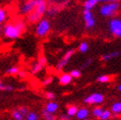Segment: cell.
Here are the masks:
<instances>
[{
    "label": "cell",
    "mask_w": 121,
    "mask_h": 120,
    "mask_svg": "<svg viewBox=\"0 0 121 120\" xmlns=\"http://www.w3.org/2000/svg\"><path fill=\"white\" fill-rule=\"evenodd\" d=\"M119 9V3L118 2H111V3H107L104 6H101L100 8V13L106 16V17H110L113 16L116 13Z\"/></svg>",
    "instance_id": "1"
},
{
    "label": "cell",
    "mask_w": 121,
    "mask_h": 120,
    "mask_svg": "<svg viewBox=\"0 0 121 120\" xmlns=\"http://www.w3.org/2000/svg\"><path fill=\"white\" fill-rule=\"evenodd\" d=\"M4 34L9 39H17L20 37L21 32L16 28L14 24H7L4 28Z\"/></svg>",
    "instance_id": "2"
},
{
    "label": "cell",
    "mask_w": 121,
    "mask_h": 120,
    "mask_svg": "<svg viewBox=\"0 0 121 120\" xmlns=\"http://www.w3.org/2000/svg\"><path fill=\"white\" fill-rule=\"evenodd\" d=\"M50 29V25L49 22L47 20H42L40 22H39L38 26H37V34L39 37H44V35L49 32Z\"/></svg>",
    "instance_id": "3"
},
{
    "label": "cell",
    "mask_w": 121,
    "mask_h": 120,
    "mask_svg": "<svg viewBox=\"0 0 121 120\" xmlns=\"http://www.w3.org/2000/svg\"><path fill=\"white\" fill-rule=\"evenodd\" d=\"M109 29L113 35L119 38L121 35V21L119 19H112L109 22Z\"/></svg>",
    "instance_id": "4"
},
{
    "label": "cell",
    "mask_w": 121,
    "mask_h": 120,
    "mask_svg": "<svg viewBox=\"0 0 121 120\" xmlns=\"http://www.w3.org/2000/svg\"><path fill=\"white\" fill-rule=\"evenodd\" d=\"M104 99V97L101 94H99V93H95V94H93L87 97L85 99V103H89V104H94V103H101L102 101Z\"/></svg>",
    "instance_id": "5"
},
{
    "label": "cell",
    "mask_w": 121,
    "mask_h": 120,
    "mask_svg": "<svg viewBox=\"0 0 121 120\" xmlns=\"http://www.w3.org/2000/svg\"><path fill=\"white\" fill-rule=\"evenodd\" d=\"M46 10V2L45 0H35V7L34 12L39 15L40 17L43 15V13Z\"/></svg>",
    "instance_id": "6"
},
{
    "label": "cell",
    "mask_w": 121,
    "mask_h": 120,
    "mask_svg": "<svg viewBox=\"0 0 121 120\" xmlns=\"http://www.w3.org/2000/svg\"><path fill=\"white\" fill-rule=\"evenodd\" d=\"M35 0H28V1L23 5L22 13L23 14H30L35 10Z\"/></svg>",
    "instance_id": "7"
},
{
    "label": "cell",
    "mask_w": 121,
    "mask_h": 120,
    "mask_svg": "<svg viewBox=\"0 0 121 120\" xmlns=\"http://www.w3.org/2000/svg\"><path fill=\"white\" fill-rule=\"evenodd\" d=\"M74 52H75L74 49H71V50H69L68 52H66V54L63 56V58L60 60V62H59L58 65H57V70H61V69H63V67H65L66 64L68 63L70 57L74 54Z\"/></svg>",
    "instance_id": "8"
},
{
    "label": "cell",
    "mask_w": 121,
    "mask_h": 120,
    "mask_svg": "<svg viewBox=\"0 0 121 120\" xmlns=\"http://www.w3.org/2000/svg\"><path fill=\"white\" fill-rule=\"evenodd\" d=\"M99 2H110V0H87V1L84 3L85 10L91 11V9L94 8Z\"/></svg>",
    "instance_id": "9"
},
{
    "label": "cell",
    "mask_w": 121,
    "mask_h": 120,
    "mask_svg": "<svg viewBox=\"0 0 121 120\" xmlns=\"http://www.w3.org/2000/svg\"><path fill=\"white\" fill-rule=\"evenodd\" d=\"M76 116H77L78 119H80V120L87 119V117L89 116V110L87 108H80V109H78V111L76 113Z\"/></svg>",
    "instance_id": "10"
},
{
    "label": "cell",
    "mask_w": 121,
    "mask_h": 120,
    "mask_svg": "<svg viewBox=\"0 0 121 120\" xmlns=\"http://www.w3.org/2000/svg\"><path fill=\"white\" fill-rule=\"evenodd\" d=\"M72 81V77L70 74H62L59 78V82L61 85H68Z\"/></svg>",
    "instance_id": "11"
},
{
    "label": "cell",
    "mask_w": 121,
    "mask_h": 120,
    "mask_svg": "<svg viewBox=\"0 0 121 120\" xmlns=\"http://www.w3.org/2000/svg\"><path fill=\"white\" fill-rule=\"evenodd\" d=\"M57 109H58V104L56 103H48L45 106V110L49 113H52V114L54 112H56Z\"/></svg>",
    "instance_id": "12"
},
{
    "label": "cell",
    "mask_w": 121,
    "mask_h": 120,
    "mask_svg": "<svg viewBox=\"0 0 121 120\" xmlns=\"http://www.w3.org/2000/svg\"><path fill=\"white\" fill-rule=\"evenodd\" d=\"M78 111V107L76 105H68L67 107V115L69 117H72L76 115V113Z\"/></svg>",
    "instance_id": "13"
},
{
    "label": "cell",
    "mask_w": 121,
    "mask_h": 120,
    "mask_svg": "<svg viewBox=\"0 0 121 120\" xmlns=\"http://www.w3.org/2000/svg\"><path fill=\"white\" fill-rule=\"evenodd\" d=\"M42 117H43L44 120H57V117L52 114V113L47 112L45 109L42 110Z\"/></svg>",
    "instance_id": "14"
},
{
    "label": "cell",
    "mask_w": 121,
    "mask_h": 120,
    "mask_svg": "<svg viewBox=\"0 0 121 120\" xmlns=\"http://www.w3.org/2000/svg\"><path fill=\"white\" fill-rule=\"evenodd\" d=\"M119 55H120V52L115 51V52L108 53V54H106V55H104V56L101 57V59L104 60V61H106V60H110V59H112V58H114V57H117V56H119Z\"/></svg>",
    "instance_id": "15"
},
{
    "label": "cell",
    "mask_w": 121,
    "mask_h": 120,
    "mask_svg": "<svg viewBox=\"0 0 121 120\" xmlns=\"http://www.w3.org/2000/svg\"><path fill=\"white\" fill-rule=\"evenodd\" d=\"M43 68V65L42 64H40L39 61L37 62V63H35L34 65H33V68H32V73L33 74H37V73H39V72Z\"/></svg>",
    "instance_id": "16"
},
{
    "label": "cell",
    "mask_w": 121,
    "mask_h": 120,
    "mask_svg": "<svg viewBox=\"0 0 121 120\" xmlns=\"http://www.w3.org/2000/svg\"><path fill=\"white\" fill-rule=\"evenodd\" d=\"M39 19H40V16H39V15H38L37 13H35L34 11L32 12V13H30V16H29V21L31 22V23H35V22H38Z\"/></svg>",
    "instance_id": "17"
},
{
    "label": "cell",
    "mask_w": 121,
    "mask_h": 120,
    "mask_svg": "<svg viewBox=\"0 0 121 120\" xmlns=\"http://www.w3.org/2000/svg\"><path fill=\"white\" fill-rule=\"evenodd\" d=\"M111 110H112L113 113H115V114H119L120 111H121V103L120 101L113 103V105L111 107Z\"/></svg>",
    "instance_id": "18"
},
{
    "label": "cell",
    "mask_w": 121,
    "mask_h": 120,
    "mask_svg": "<svg viewBox=\"0 0 121 120\" xmlns=\"http://www.w3.org/2000/svg\"><path fill=\"white\" fill-rule=\"evenodd\" d=\"M110 117H111L110 111L109 110H104V111H102V113H101L100 117L99 119H100V120H108Z\"/></svg>",
    "instance_id": "19"
},
{
    "label": "cell",
    "mask_w": 121,
    "mask_h": 120,
    "mask_svg": "<svg viewBox=\"0 0 121 120\" xmlns=\"http://www.w3.org/2000/svg\"><path fill=\"white\" fill-rule=\"evenodd\" d=\"M12 116H13V118L15 120H24V116L20 113V111L18 109H15L13 111V113H12Z\"/></svg>",
    "instance_id": "20"
},
{
    "label": "cell",
    "mask_w": 121,
    "mask_h": 120,
    "mask_svg": "<svg viewBox=\"0 0 121 120\" xmlns=\"http://www.w3.org/2000/svg\"><path fill=\"white\" fill-rule=\"evenodd\" d=\"M26 120H39V115L35 112H29Z\"/></svg>",
    "instance_id": "21"
},
{
    "label": "cell",
    "mask_w": 121,
    "mask_h": 120,
    "mask_svg": "<svg viewBox=\"0 0 121 120\" xmlns=\"http://www.w3.org/2000/svg\"><path fill=\"white\" fill-rule=\"evenodd\" d=\"M14 25L16 26V28L19 30V31L22 33L23 31H24V29H25V23H24L23 21H18V22H16Z\"/></svg>",
    "instance_id": "22"
},
{
    "label": "cell",
    "mask_w": 121,
    "mask_h": 120,
    "mask_svg": "<svg viewBox=\"0 0 121 120\" xmlns=\"http://www.w3.org/2000/svg\"><path fill=\"white\" fill-rule=\"evenodd\" d=\"M109 81H110V77L107 75H102L98 78V82H99V83H107Z\"/></svg>",
    "instance_id": "23"
},
{
    "label": "cell",
    "mask_w": 121,
    "mask_h": 120,
    "mask_svg": "<svg viewBox=\"0 0 121 120\" xmlns=\"http://www.w3.org/2000/svg\"><path fill=\"white\" fill-rule=\"evenodd\" d=\"M102 111H104V109H102L101 107H95V108L93 110V114H94V116L99 118L100 115H101V113H102Z\"/></svg>",
    "instance_id": "24"
},
{
    "label": "cell",
    "mask_w": 121,
    "mask_h": 120,
    "mask_svg": "<svg viewBox=\"0 0 121 120\" xmlns=\"http://www.w3.org/2000/svg\"><path fill=\"white\" fill-rule=\"evenodd\" d=\"M14 88L12 86H7V85H4V84H2L1 82H0V91H13Z\"/></svg>",
    "instance_id": "25"
},
{
    "label": "cell",
    "mask_w": 121,
    "mask_h": 120,
    "mask_svg": "<svg viewBox=\"0 0 121 120\" xmlns=\"http://www.w3.org/2000/svg\"><path fill=\"white\" fill-rule=\"evenodd\" d=\"M84 18H85V21H89L91 19H93L92 12L90 10H84Z\"/></svg>",
    "instance_id": "26"
},
{
    "label": "cell",
    "mask_w": 121,
    "mask_h": 120,
    "mask_svg": "<svg viewBox=\"0 0 121 120\" xmlns=\"http://www.w3.org/2000/svg\"><path fill=\"white\" fill-rule=\"evenodd\" d=\"M18 72H19V68L18 67H11L7 70V74L9 75H16L18 74Z\"/></svg>",
    "instance_id": "27"
},
{
    "label": "cell",
    "mask_w": 121,
    "mask_h": 120,
    "mask_svg": "<svg viewBox=\"0 0 121 120\" xmlns=\"http://www.w3.org/2000/svg\"><path fill=\"white\" fill-rule=\"evenodd\" d=\"M18 110L20 111V113L21 114L25 117V116H27V114L29 113V109L27 108V107H25V106H21L20 108H18Z\"/></svg>",
    "instance_id": "28"
},
{
    "label": "cell",
    "mask_w": 121,
    "mask_h": 120,
    "mask_svg": "<svg viewBox=\"0 0 121 120\" xmlns=\"http://www.w3.org/2000/svg\"><path fill=\"white\" fill-rule=\"evenodd\" d=\"M88 48H89V45H88V43H82L80 44L79 50H80L81 52H86V51L88 50Z\"/></svg>",
    "instance_id": "29"
},
{
    "label": "cell",
    "mask_w": 121,
    "mask_h": 120,
    "mask_svg": "<svg viewBox=\"0 0 121 120\" xmlns=\"http://www.w3.org/2000/svg\"><path fill=\"white\" fill-rule=\"evenodd\" d=\"M6 16H7V15H6V12L3 9L0 8V23H3L5 21Z\"/></svg>",
    "instance_id": "30"
},
{
    "label": "cell",
    "mask_w": 121,
    "mask_h": 120,
    "mask_svg": "<svg viewBox=\"0 0 121 120\" xmlns=\"http://www.w3.org/2000/svg\"><path fill=\"white\" fill-rule=\"evenodd\" d=\"M70 76H71L72 78H79V77L81 76V72H80L79 70H73V71L71 72Z\"/></svg>",
    "instance_id": "31"
},
{
    "label": "cell",
    "mask_w": 121,
    "mask_h": 120,
    "mask_svg": "<svg viewBox=\"0 0 121 120\" xmlns=\"http://www.w3.org/2000/svg\"><path fill=\"white\" fill-rule=\"evenodd\" d=\"M95 26V20H94V18L93 19H91L89 21H86V27L87 28H93Z\"/></svg>",
    "instance_id": "32"
},
{
    "label": "cell",
    "mask_w": 121,
    "mask_h": 120,
    "mask_svg": "<svg viewBox=\"0 0 121 120\" xmlns=\"http://www.w3.org/2000/svg\"><path fill=\"white\" fill-rule=\"evenodd\" d=\"M52 81H53L52 77H48V78H46V79H45L43 82H42V84H43L44 86H46V85H49V84H51Z\"/></svg>",
    "instance_id": "33"
},
{
    "label": "cell",
    "mask_w": 121,
    "mask_h": 120,
    "mask_svg": "<svg viewBox=\"0 0 121 120\" xmlns=\"http://www.w3.org/2000/svg\"><path fill=\"white\" fill-rule=\"evenodd\" d=\"M56 7H54V6H52V7H50L49 9H48V14H49L50 16H52V15H54V14H55L56 13V9H55Z\"/></svg>",
    "instance_id": "34"
},
{
    "label": "cell",
    "mask_w": 121,
    "mask_h": 120,
    "mask_svg": "<svg viewBox=\"0 0 121 120\" xmlns=\"http://www.w3.org/2000/svg\"><path fill=\"white\" fill-rule=\"evenodd\" d=\"M54 97H55V95H54V94H52V93H46L45 94V98L47 99H54Z\"/></svg>",
    "instance_id": "35"
},
{
    "label": "cell",
    "mask_w": 121,
    "mask_h": 120,
    "mask_svg": "<svg viewBox=\"0 0 121 120\" xmlns=\"http://www.w3.org/2000/svg\"><path fill=\"white\" fill-rule=\"evenodd\" d=\"M39 62L40 63V64H42V65H45L46 63H47V60H46V58L44 57V56H41L40 58H39Z\"/></svg>",
    "instance_id": "36"
},
{
    "label": "cell",
    "mask_w": 121,
    "mask_h": 120,
    "mask_svg": "<svg viewBox=\"0 0 121 120\" xmlns=\"http://www.w3.org/2000/svg\"><path fill=\"white\" fill-rule=\"evenodd\" d=\"M70 118L71 117H69L67 114H61V115H60L59 116V120H70Z\"/></svg>",
    "instance_id": "37"
},
{
    "label": "cell",
    "mask_w": 121,
    "mask_h": 120,
    "mask_svg": "<svg viewBox=\"0 0 121 120\" xmlns=\"http://www.w3.org/2000/svg\"><path fill=\"white\" fill-rule=\"evenodd\" d=\"M92 61H93V59H89L88 61H86V62H85V64L82 66V68H86L87 66H89L91 63H92Z\"/></svg>",
    "instance_id": "38"
},
{
    "label": "cell",
    "mask_w": 121,
    "mask_h": 120,
    "mask_svg": "<svg viewBox=\"0 0 121 120\" xmlns=\"http://www.w3.org/2000/svg\"><path fill=\"white\" fill-rule=\"evenodd\" d=\"M18 75H19L21 78H25L27 76L26 72H24V71H19V72H18Z\"/></svg>",
    "instance_id": "39"
},
{
    "label": "cell",
    "mask_w": 121,
    "mask_h": 120,
    "mask_svg": "<svg viewBox=\"0 0 121 120\" xmlns=\"http://www.w3.org/2000/svg\"><path fill=\"white\" fill-rule=\"evenodd\" d=\"M117 89H118V91H121V86H120V85H119V86H118V87H117Z\"/></svg>",
    "instance_id": "40"
},
{
    "label": "cell",
    "mask_w": 121,
    "mask_h": 120,
    "mask_svg": "<svg viewBox=\"0 0 121 120\" xmlns=\"http://www.w3.org/2000/svg\"><path fill=\"white\" fill-rule=\"evenodd\" d=\"M84 120H88V119H84Z\"/></svg>",
    "instance_id": "41"
},
{
    "label": "cell",
    "mask_w": 121,
    "mask_h": 120,
    "mask_svg": "<svg viewBox=\"0 0 121 120\" xmlns=\"http://www.w3.org/2000/svg\"><path fill=\"white\" fill-rule=\"evenodd\" d=\"M0 30H1V27H0Z\"/></svg>",
    "instance_id": "42"
},
{
    "label": "cell",
    "mask_w": 121,
    "mask_h": 120,
    "mask_svg": "<svg viewBox=\"0 0 121 120\" xmlns=\"http://www.w3.org/2000/svg\"><path fill=\"white\" fill-rule=\"evenodd\" d=\"M51 1H53V0H51Z\"/></svg>",
    "instance_id": "43"
}]
</instances>
